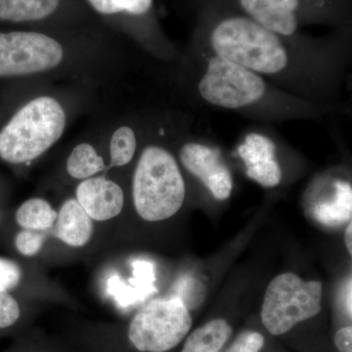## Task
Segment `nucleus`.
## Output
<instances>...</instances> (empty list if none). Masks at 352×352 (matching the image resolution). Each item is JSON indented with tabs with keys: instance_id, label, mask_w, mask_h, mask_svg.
I'll return each mask as SVG.
<instances>
[{
	"instance_id": "21",
	"label": "nucleus",
	"mask_w": 352,
	"mask_h": 352,
	"mask_svg": "<svg viewBox=\"0 0 352 352\" xmlns=\"http://www.w3.org/2000/svg\"><path fill=\"white\" fill-rule=\"evenodd\" d=\"M46 237V231L23 229L16 235L15 245L23 256H34L43 249Z\"/></svg>"
},
{
	"instance_id": "11",
	"label": "nucleus",
	"mask_w": 352,
	"mask_h": 352,
	"mask_svg": "<svg viewBox=\"0 0 352 352\" xmlns=\"http://www.w3.org/2000/svg\"><path fill=\"white\" fill-rule=\"evenodd\" d=\"M179 159L183 166L198 177L215 199L224 201L230 197L232 175L217 150L201 143H185L180 149Z\"/></svg>"
},
{
	"instance_id": "24",
	"label": "nucleus",
	"mask_w": 352,
	"mask_h": 352,
	"mask_svg": "<svg viewBox=\"0 0 352 352\" xmlns=\"http://www.w3.org/2000/svg\"><path fill=\"white\" fill-rule=\"evenodd\" d=\"M333 344L338 352H352L351 325L342 326L333 336Z\"/></svg>"
},
{
	"instance_id": "3",
	"label": "nucleus",
	"mask_w": 352,
	"mask_h": 352,
	"mask_svg": "<svg viewBox=\"0 0 352 352\" xmlns=\"http://www.w3.org/2000/svg\"><path fill=\"white\" fill-rule=\"evenodd\" d=\"M68 124V112L59 97L38 94L21 106L0 131V157L25 164L56 144Z\"/></svg>"
},
{
	"instance_id": "18",
	"label": "nucleus",
	"mask_w": 352,
	"mask_h": 352,
	"mask_svg": "<svg viewBox=\"0 0 352 352\" xmlns=\"http://www.w3.org/2000/svg\"><path fill=\"white\" fill-rule=\"evenodd\" d=\"M58 212L47 201L32 198L24 201L16 212V221L24 229L47 231L56 222Z\"/></svg>"
},
{
	"instance_id": "20",
	"label": "nucleus",
	"mask_w": 352,
	"mask_h": 352,
	"mask_svg": "<svg viewBox=\"0 0 352 352\" xmlns=\"http://www.w3.org/2000/svg\"><path fill=\"white\" fill-rule=\"evenodd\" d=\"M265 344L266 338L263 333L247 329L238 333L222 352H263Z\"/></svg>"
},
{
	"instance_id": "9",
	"label": "nucleus",
	"mask_w": 352,
	"mask_h": 352,
	"mask_svg": "<svg viewBox=\"0 0 352 352\" xmlns=\"http://www.w3.org/2000/svg\"><path fill=\"white\" fill-rule=\"evenodd\" d=\"M0 21L41 29L103 25L82 0H0Z\"/></svg>"
},
{
	"instance_id": "22",
	"label": "nucleus",
	"mask_w": 352,
	"mask_h": 352,
	"mask_svg": "<svg viewBox=\"0 0 352 352\" xmlns=\"http://www.w3.org/2000/svg\"><path fill=\"white\" fill-rule=\"evenodd\" d=\"M19 303L8 291H0V330L12 327L19 320Z\"/></svg>"
},
{
	"instance_id": "4",
	"label": "nucleus",
	"mask_w": 352,
	"mask_h": 352,
	"mask_svg": "<svg viewBox=\"0 0 352 352\" xmlns=\"http://www.w3.org/2000/svg\"><path fill=\"white\" fill-rule=\"evenodd\" d=\"M185 182L175 156L159 145L147 146L136 164L132 199L136 212L146 221L170 219L185 200Z\"/></svg>"
},
{
	"instance_id": "2",
	"label": "nucleus",
	"mask_w": 352,
	"mask_h": 352,
	"mask_svg": "<svg viewBox=\"0 0 352 352\" xmlns=\"http://www.w3.org/2000/svg\"><path fill=\"white\" fill-rule=\"evenodd\" d=\"M201 27L217 55L254 73L275 75L288 65L282 36L239 11L223 10L219 0L207 4Z\"/></svg>"
},
{
	"instance_id": "7",
	"label": "nucleus",
	"mask_w": 352,
	"mask_h": 352,
	"mask_svg": "<svg viewBox=\"0 0 352 352\" xmlns=\"http://www.w3.org/2000/svg\"><path fill=\"white\" fill-rule=\"evenodd\" d=\"M201 98L226 109L248 107L263 98L265 82L258 74L215 55L199 82Z\"/></svg>"
},
{
	"instance_id": "10",
	"label": "nucleus",
	"mask_w": 352,
	"mask_h": 352,
	"mask_svg": "<svg viewBox=\"0 0 352 352\" xmlns=\"http://www.w3.org/2000/svg\"><path fill=\"white\" fill-rule=\"evenodd\" d=\"M102 24L116 34L150 39L159 36L155 0H82Z\"/></svg>"
},
{
	"instance_id": "25",
	"label": "nucleus",
	"mask_w": 352,
	"mask_h": 352,
	"mask_svg": "<svg viewBox=\"0 0 352 352\" xmlns=\"http://www.w3.org/2000/svg\"><path fill=\"white\" fill-rule=\"evenodd\" d=\"M344 243H346V247L349 254L352 256V224L351 221H349V226L346 229V234H344Z\"/></svg>"
},
{
	"instance_id": "14",
	"label": "nucleus",
	"mask_w": 352,
	"mask_h": 352,
	"mask_svg": "<svg viewBox=\"0 0 352 352\" xmlns=\"http://www.w3.org/2000/svg\"><path fill=\"white\" fill-rule=\"evenodd\" d=\"M94 230V220L76 198L68 199L62 204L54 226L58 239L69 247L80 248L88 244Z\"/></svg>"
},
{
	"instance_id": "1",
	"label": "nucleus",
	"mask_w": 352,
	"mask_h": 352,
	"mask_svg": "<svg viewBox=\"0 0 352 352\" xmlns=\"http://www.w3.org/2000/svg\"><path fill=\"white\" fill-rule=\"evenodd\" d=\"M116 34L104 25L0 32V78L78 75L90 62L83 52L113 48Z\"/></svg>"
},
{
	"instance_id": "16",
	"label": "nucleus",
	"mask_w": 352,
	"mask_h": 352,
	"mask_svg": "<svg viewBox=\"0 0 352 352\" xmlns=\"http://www.w3.org/2000/svg\"><path fill=\"white\" fill-rule=\"evenodd\" d=\"M336 195L331 201L315 206L312 214L324 226H339L351 221L352 189L351 184L336 182Z\"/></svg>"
},
{
	"instance_id": "17",
	"label": "nucleus",
	"mask_w": 352,
	"mask_h": 352,
	"mask_svg": "<svg viewBox=\"0 0 352 352\" xmlns=\"http://www.w3.org/2000/svg\"><path fill=\"white\" fill-rule=\"evenodd\" d=\"M66 170L74 179L85 180L107 171L108 166L94 145L82 142L75 146L69 153Z\"/></svg>"
},
{
	"instance_id": "23",
	"label": "nucleus",
	"mask_w": 352,
	"mask_h": 352,
	"mask_svg": "<svg viewBox=\"0 0 352 352\" xmlns=\"http://www.w3.org/2000/svg\"><path fill=\"white\" fill-rule=\"evenodd\" d=\"M21 270L13 261L0 258V291H8L19 284Z\"/></svg>"
},
{
	"instance_id": "8",
	"label": "nucleus",
	"mask_w": 352,
	"mask_h": 352,
	"mask_svg": "<svg viewBox=\"0 0 352 352\" xmlns=\"http://www.w3.org/2000/svg\"><path fill=\"white\" fill-rule=\"evenodd\" d=\"M282 38L293 36L300 21L342 17V0H222Z\"/></svg>"
},
{
	"instance_id": "6",
	"label": "nucleus",
	"mask_w": 352,
	"mask_h": 352,
	"mask_svg": "<svg viewBox=\"0 0 352 352\" xmlns=\"http://www.w3.org/2000/svg\"><path fill=\"white\" fill-rule=\"evenodd\" d=\"M193 319L179 298L156 300L134 315L127 337L139 352H170L191 331Z\"/></svg>"
},
{
	"instance_id": "19",
	"label": "nucleus",
	"mask_w": 352,
	"mask_h": 352,
	"mask_svg": "<svg viewBox=\"0 0 352 352\" xmlns=\"http://www.w3.org/2000/svg\"><path fill=\"white\" fill-rule=\"evenodd\" d=\"M138 149V138L131 126L124 124L118 126L111 135L109 143L110 163L108 170L113 168H122L131 163L135 156Z\"/></svg>"
},
{
	"instance_id": "13",
	"label": "nucleus",
	"mask_w": 352,
	"mask_h": 352,
	"mask_svg": "<svg viewBox=\"0 0 352 352\" xmlns=\"http://www.w3.org/2000/svg\"><path fill=\"white\" fill-rule=\"evenodd\" d=\"M276 146L263 134L250 133L238 148L240 157L247 166V175L266 188L281 182L282 170L275 160Z\"/></svg>"
},
{
	"instance_id": "5",
	"label": "nucleus",
	"mask_w": 352,
	"mask_h": 352,
	"mask_svg": "<svg viewBox=\"0 0 352 352\" xmlns=\"http://www.w3.org/2000/svg\"><path fill=\"white\" fill-rule=\"evenodd\" d=\"M322 295L321 282L305 281L294 273L275 277L264 295L261 312L263 328L274 337L289 335L320 314Z\"/></svg>"
},
{
	"instance_id": "15",
	"label": "nucleus",
	"mask_w": 352,
	"mask_h": 352,
	"mask_svg": "<svg viewBox=\"0 0 352 352\" xmlns=\"http://www.w3.org/2000/svg\"><path fill=\"white\" fill-rule=\"evenodd\" d=\"M233 331L226 319H210L189 332L180 352H222L230 342Z\"/></svg>"
},
{
	"instance_id": "12",
	"label": "nucleus",
	"mask_w": 352,
	"mask_h": 352,
	"mask_svg": "<svg viewBox=\"0 0 352 352\" xmlns=\"http://www.w3.org/2000/svg\"><path fill=\"white\" fill-rule=\"evenodd\" d=\"M76 199L95 221L115 219L124 206L122 187L104 175L82 180L76 190Z\"/></svg>"
}]
</instances>
